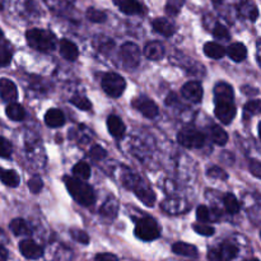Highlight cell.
I'll use <instances>...</instances> for the list:
<instances>
[{
	"label": "cell",
	"instance_id": "ffe728a7",
	"mask_svg": "<svg viewBox=\"0 0 261 261\" xmlns=\"http://www.w3.org/2000/svg\"><path fill=\"white\" fill-rule=\"evenodd\" d=\"M107 127H109L110 134L114 138H117V139L122 138V135L125 134V130H126L122 120L119 116H115V115L109 116V119H107Z\"/></svg>",
	"mask_w": 261,
	"mask_h": 261
},
{
	"label": "cell",
	"instance_id": "603a6c76",
	"mask_svg": "<svg viewBox=\"0 0 261 261\" xmlns=\"http://www.w3.org/2000/svg\"><path fill=\"white\" fill-rule=\"evenodd\" d=\"M172 251L175 252L176 255L186 257H196L199 255L198 249H196L194 245L185 244V242H176V244H173Z\"/></svg>",
	"mask_w": 261,
	"mask_h": 261
},
{
	"label": "cell",
	"instance_id": "8d00e7d4",
	"mask_svg": "<svg viewBox=\"0 0 261 261\" xmlns=\"http://www.w3.org/2000/svg\"><path fill=\"white\" fill-rule=\"evenodd\" d=\"M193 228H194V231L196 232V233L201 234V236H205V237L213 236L214 232H216V231H214L213 227L208 226V224H204L203 222H201V223H200V222H199V223L194 224Z\"/></svg>",
	"mask_w": 261,
	"mask_h": 261
},
{
	"label": "cell",
	"instance_id": "7c38bea8",
	"mask_svg": "<svg viewBox=\"0 0 261 261\" xmlns=\"http://www.w3.org/2000/svg\"><path fill=\"white\" fill-rule=\"evenodd\" d=\"M19 251L24 257L30 260H37L42 257L43 249L32 240H23L19 242Z\"/></svg>",
	"mask_w": 261,
	"mask_h": 261
},
{
	"label": "cell",
	"instance_id": "836d02e7",
	"mask_svg": "<svg viewBox=\"0 0 261 261\" xmlns=\"http://www.w3.org/2000/svg\"><path fill=\"white\" fill-rule=\"evenodd\" d=\"M261 102L259 99H251V101L247 102L245 105V119H247L249 116H254V115H257L260 112Z\"/></svg>",
	"mask_w": 261,
	"mask_h": 261
},
{
	"label": "cell",
	"instance_id": "d4e9b609",
	"mask_svg": "<svg viewBox=\"0 0 261 261\" xmlns=\"http://www.w3.org/2000/svg\"><path fill=\"white\" fill-rule=\"evenodd\" d=\"M9 228L14 236H30V234L32 233L31 227L28 226L27 222L23 221V219L20 218L13 219V221L10 222Z\"/></svg>",
	"mask_w": 261,
	"mask_h": 261
},
{
	"label": "cell",
	"instance_id": "f907efd6",
	"mask_svg": "<svg viewBox=\"0 0 261 261\" xmlns=\"http://www.w3.org/2000/svg\"><path fill=\"white\" fill-rule=\"evenodd\" d=\"M2 38H3V31L0 30V40H2Z\"/></svg>",
	"mask_w": 261,
	"mask_h": 261
},
{
	"label": "cell",
	"instance_id": "7402d4cb",
	"mask_svg": "<svg viewBox=\"0 0 261 261\" xmlns=\"http://www.w3.org/2000/svg\"><path fill=\"white\" fill-rule=\"evenodd\" d=\"M45 122L50 127H61L65 124V116L59 109H51L46 112Z\"/></svg>",
	"mask_w": 261,
	"mask_h": 261
},
{
	"label": "cell",
	"instance_id": "cb8c5ba5",
	"mask_svg": "<svg viewBox=\"0 0 261 261\" xmlns=\"http://www.w3.org/2000/svg\"><path fill=\"white\" fill-rule=\"evenodd\" d=\"M5 114L13 121H22L25 117L24 109L18 102H10L7 106V109H5Z\"/></svg>",
	"mask_w": 261,
	"mask_h": 261
},
{
	"label": "cell",
	"instance_id": "6da1fadb",
	"mask_svg": "<svg viewBox=\"0 0 261 261\" xmlns=\"http://www.w3.org/2000/svg\"><path fill=\"white\" fill-rule=\"evenodd\" d=\"M64 182H65L66 189L73 196L74 200L78 204L83 206H89L96 201V194H94L93 188L88 185L84 181L79 180L76 177H64Z\"/></svg>",
	"mask_w": 261,
	"mask_h": 261
},
{
	"label": "cell",
	"instance_id": "277c9868",
	"mask_svg": "<svg viewBox=\"0 0 261 261\" xmlns=\"http://www.w3.org/2000/svg\"><path fill=\"white\" fill-rule=\"evenodd\" d=\"M135 236L142 241H154L161 236V228L152 217L139 219L135 226Z\"/></svg>",
	"mask_w": 261,
	"mask_h": 261
},
{
	"label": "cell",
	"instance_id": "4dcf8cb0",
	"mask_svg": "<svg viewBox=\"0 0 261 261\" xmlns=\"http://www.w3.org/2000/svg\"><path fill=\"white\" fill-rule=\"evenodd\" d=\"M86 14H87V18L93 23H103L106 22L107 19L106 13L102 12V10L96 9V8H88Z\"/></svg>",
	"mask_w": 261,
	"mask_h": 261
},
{
	"label": "cell",
	"instance_id": "bcb514c9",
	"mask_svg": "<svg viewBox=\"0 0 261 261\" xmlns=\"http://www.w3.org/2000/svg\"><path fill=\"white\" fill-rule=\"evenodd\" d=\"M94 261H119V259L112 254H98Z\"/></svg>",
	"mask_w": 261,
	"mask_h": 261
},
{
	"label": "cell",
	"instance_id": "9a60e30c",
	"mask_svg": "<svg viewBox=\"0 0 261 261\" xmlns=\"http://www.w3.org/2000/svg\"><path fill=\"white\" fill-rule=\"evenodd\" d=\"M153 30L155 31L160 35L165 36V37H171V36L175 35L176 27L170 19L167 18H155L152 23Z\"/></svg>",
	"mask_w": 261,
	"mask_h": 261
},
{
	"label": "cell",
	"instance_id": "52a82bcc",
	"mask_svg": "<svg viewBox=\"0 0 261 261\" xmlns=\"http://www.w3.org/2000/svg\"><path fill=\"white\" fill-rule=\"evenodd\" d=\"M239 255V249L231 242H223L208 252L209 261H232Z\"/></svg>",
	"mask_w": 261,
	"mask_h": 261
},
{
	"label": "cell",
	"instance_id": "f1b7e54d",
	"mask_svg": "<svg viewBox=\"0 0 261 261\" xmlns=\"http://www.w3.org/2000/svg\"><path fill=\"white\" fill-rule=\"evenodd\" d=\"M211 137L212 140L216 143L217 145H224L228 142V134L222 129L218 125H214L211 130Z\"/></svg>",
	"mask_w": 261,
	"mask_h": 261
},
{
	"label": "cell",
	"instance_id": "484cf974",
	"mask_svg": "<svg viewBox=\"0 0 261 261\" xmlns=\"http://www.w3.org/2000/svg\"><path fill=\"white\" fill-rule=\"evenodd\" d=\"M19 176L13 170H4L0 168V181L9 188H17L19 185Z\"/></svg>",
	"mask_w": 261,
	"mask_h": 261
},
{
	"label": "cell",
	"instance_id": "74e56055",
	"mask_svg": "<svg viewBox=\"0 0 261 261\" xmlns=\"http://www.w3.org/2000/svg\"><path fill=\"white\" fill-rule=\"evenodd\" d=\"M13 147L12 143L7 140L5 138L0 137V157L2 158H9L12 155Z\"/></svg>",
	"mask_w": 261,
	"mask_h": 261
},
{
	"label": "cell",
	"instance_id": "d590c367",
	"mask_svg": "<svg viewBox=\"0 0 261 261\" xmlns=\"http://www.w3.org/2000/svg\"><path fill=\"white\" fill-rule=\"evenodd\" d=\"M71 105H74L75 107H78L79 110H83V111H89L92 109V103L87 97L84 96H74L73 98L70 99Z\"/></svg>",
	"mask_w": 261,
	"mask_h": 261
},
{
	"label": "cell",
	"instance_id": "7dc6e473",
	"mask_svg": "<svg viewBox=\"0 0 261 261\" xmlns=\"http://www.w3.org/2000/svg\"><path fill=\"white\" fill-rule=\"evenodd\" d=\"M8 260V250L4 246L0 245V261H7Z\"/></svg>",
	"mask_w": 261,
	"mask_h": 261
},
{
	"label": "cell",
	"instance_id": "4316f807",
	"mask_svg": "<svg viewBox=\"0 0 261 261\" xmlns=\"http://www.w3.org/2000/svg\"><path fill=\"white\" fill-rule=\"evenodd\" d=\"M204 54L211 59H222L226 55V48L217 42H208L204 45Z\"/></svg>",
	"mask_w": 261,
	"mask_h": 261
},
{
	"label": "cell",
	"instance_id": "5bb4252c",
	"mask_svg": "<svg viewBox=\"0 0 261 261\" xmlns=\"http://www.w3.org/2000/svg\"><path fill=\"white\" fill-rule=\"evenodd\" d=\"M184 98L191 102H200L203 98V87L198 82H188L181 89Z\"/></svg>",
	"mask_w": 261,
	"mask_h": 261
},
{
	"label": "cell",
	"instance_id": "f6af8a7d",
	"mask_svg": "<svg viewBox=\"0 0 261 261\" xmlns=\"http://www.w3.org/2000/svg\"><path fill=\"white\" fill-rule=\"evenodd\" d=\"M250 170H251V172L254 173L255 176H256L257 178H260V171H261V165L259 161L256 160H252L251 162H250Z\"/></svg>",
	"mask_w": 261,
	"mask_h": 261
},
{
	"label": "cell",
	"instance_id": "b9f144b4",
	"mask_svg": "<svg viewBox=\"0 0 261 261\" xmlns=\"http://www.w3.org/2000/svg\"><path fill=\"white\" fill-rule=\"evenodd\" d=\"M28 188H30L31 193L38 194L41 193L43 188V182L40 177H32L30 181H28Z\"/></svg>",
	"mask_w": 261,
	"mask_h": 261
},
{
	"label": "cell",
	"instance_id": "44dd1931",
	"mask_svg": "<svg viewBox=\"0 0 261 261\" xmlns=\"http://www.w3.org/2000/svg\"><path fill=\"white\" fill-rule=\"evenodd\" d=\"M226 54L233 61H236V63H241V61H244L245 59H246L247 48H246V46L244 45V43L234 42V43H232V45H229L228 47H227Z\"/></svg>",
	"mask_w": 261,
	"mask_h": 261
},
{
	"label": "cell",
	"instance_id": "8992f818",
	"mask_svg": "<svg viewBox=\"0 0 261 261\" xmlns=\"http://www.w3.org/2000/svg\"><path fill=\"white\" fill-rule=\"evenodd\" d=\"M177 140L182 147L190 148V149H199L205 144V137L203 133L194 127H185L180 130L177 134Z\"/></svg>",
	"mask_w": 261,
	"mask_h": 261
},
{
	"label": "cell",
	"instance_id": "c3c4849f",
	"mask_svg": "<svg viewBox=\"0 0 261 261\" xmlns=\"http://www.w3.org/2000/svg\"><path fill=\"white\" fill-rule=\"evenodd\" d=\"M213 2L216 3V4H219V3H222V2H223V0H213Z\"/></svg>",
	"mask_w": 261,
	"mask_h": 261
},
{
	"label": "cell",
	"instance_id": "f35d334b",
	"mask_svg": "<svg viewBox=\"0 0 261 261\" xmlns=\"http://www.w3.org/2000/svg\"><path fill=\"white\" fill-rule=\"evenodd\" d=\"M206 175L212 178H218V180H227L228 178V175H227L226 171H223L218 166H213V167L209 168Z\"/></svg>",
	"mask_w": 261,
	"mask_h": 261
},
{
	"label": "cell",
	"instance_id": "5b68a950",
	"mask_svg": "<svg viewBox=\"0 0 261 261\" xmlns=\"http://www.w3.org/2000/svg\"><path fill=\"white\" fill-rule=\"evenodd\" d=\"M125 88H126V82L119 74L109 73L102 79V89L107 96L112 97V98H117L121 96Z\"/></svg>",
	"mask_w": 261,
	"mask_h": 261
},
{
	"label": "cell",
	"instance_id": "d6986e66",
	"mask_svg": "<svg viewBox=\"0 0 261 261\" xmlns=\"http://www.w3.org/2000/svg\"><path fill=\"white\" fill-rule=\"evenodd\" d=\"M59 48H60L61 56H63L65 60L75 61L76 59H78L79 50L78 47H76L75 43H73L71 41L64 38V40L60 41V46H59Z\"/></svg>",
	"mask_w": 261,
	"mask_h": 261
},
{
	"label": "cell",
	"instance_id": "30bf717a",
	"mask_svg": "<svg viewBox=\"0 0 261 261\" xmlns=\"http://www.w3.org/2000/svg\"><path fill=\"white\" fill-rule=\"evenodd\" d=\"M214 114H216L217 119L221 120V122L231 124L232 120L236 116L237 110L233 102H219V103H216Z\"/></svg>",
	"mask_w": 261,
	"mask_h": 261
},
{
	"label": "cell",
	"instance_id": "83f0119b",
	"mask_svg": "<svg viewBox=\"0 0 261 261\" xmlns=\"http://www.w3.org/2000/svg\"><path fill=\"white\" fill-rule=\"evenodd\" d=\"M73 173L74 177L79 178L82 181H86L91 177V167H89L88 163L79 162L73 167Z\"/></svg>",
	"mask_w": 261,
	"mask_h": 261
},
{
	"label": "cell",
	"instance_id": "8fae6325",
	"mask_svg": "<svg viewBox=\"0 0 261 261\" xmlns=\"http://www.w3.org/2000/svg\"><path fill=\"white\" fill-rule=\"evenodd\" d=\"M115 5L127 15H143L145 13V7L138 0H114Z\"/></svg>",
	"mask_w": 261,
	"mask_h": 261
},
{
	"label": "cell",
	"instance_id": "d6a6232c",
	"mask_svg": "<svg viewBox=\"0 0 261 261\" xmlns=\"http://www.w3.org/2000/svg\"><path fill=\"white\" fill-rule=\"evenodd\" d=\"M184 4H185V0H167V4H166V13H167L168 15H171V17H176Z\"/></svg>",
	"mask_w": 261,
	"mask_h": 261
},
{
	"label": "cell",
	"instance_id": "ac0fdd59",
	"mask_svg": "<svg viewBox=\"0 0 261 261\" xmlns=\"http://www.w3.org/2000/svg\"><path fill=\"white\" fill-rule=\"evenodd\" d=\"M165 54H166L165 46H163L161 42H158V41H153V42L147 43V46H145L144 48L145 58L153 61L161 60V59L165 56Z\"/></svg>",
	"mask_w": 261,
	"mask_h": 261
},
{
	"label": "cell",
	"instance_id": "7bdbcfd3",
	"mask_svg": "<svg viewBox=\"0 0 261 261\" xmlns=\"http://www.w3.org/2000/svg\"><path fill=\"white\" fill-rule=\"evenodd\" d=\"M211 218V212L205 205H199L196 209V219L199 222H208Z\"/></svg>",
	"mask_w": 261,
	"mask_h": 261
},
{
	"label": "cell",
	"instance_id": "1f68e13d",
	"mask_svg": "<svg viewBox=\"0 0 261 261\" xmlns=\"http://www.w3.org/2000/svg\"><path fill=\"white\" fill-rule=\"evenodd\" d=\"M117 213V203L115 199L112 200H107L101 208V214L106 218H114Z\"/></svg>",
	"mask_w": 261,
	"mask_h": 261
},
{
	"label": "cell",
	"instance_id": "4fadbf2b",
	"mask_svg": "<svg viewBox=\"0 0 261 261\" xmlns=\"http://www.w3.org/2000/svg\"><path fill=\"white\" fill-rule=\"evenodd\" d=\"M0 97L5 102H17L18 89L17 86L10 79H0Z\"/></svg>",
	"mask_w": 261,
	"mask_h": 261
},
{
	"label": "cell",
	"instance_id": "681fc988",
	"mask_svg": "<svg viewBox=\"0 0 261 261\" xmlns=\"http://www.w3.org/2000/svg\"><path fill=\"white\" fill-rule=\"evenodd\" d=\"M244 261H259V259H249V260H244Z\"/></svg>",
	"mask_w": 261,
	"mask_h": 261
},
{
	"label": "cell",
	"instance_id": "f546056e",
	"mask_svg": "<svg viewBox=\"0 0 261 261\" xmlns=\"http://www.w3.org/2000/svg\"><path fill=\"white\" fill-rule=\"evenodd\" d=\"M223 203L227 213L237 214L240 212V203L233 194H227L223 199Z\"/></svg>",
	"mask_w": 261,
	"mask_h": 261
},
{
	"label": "cell",
	"instance_id": "60d3db41",
	"mask_svg": "<svg viewBox=\"0 0 261 261\" xmlns=\"http://www.w3.org/2000/svg\"><path fill=\"white\" fill-rule=\"evenodd\" d=\"M70 234L76 242H79V244H83V245L89 244V236L86 233V232L82 231V229H71Z\"/></svg>",
	"mask_w": 261,
	"mask_h": 261
},
{
	"label": "cell",
	"instance_id": "e0dca14e",
	"mask_svg": "<svg viewBox=\"0 0 261 261\" xmlns=\"http://www.w3.org/2000/svg\"><path fill=\"white\" fill-rule=\"evenodd\" d=\"M239 10L242 17L247 18L252 22L259 18V9L252 0H241L239 4Z\"/></svg>",
	"mask_w": 261,
	"mask_h": 261
},
{
	"label": "cell",
	"instance_id": "3957f363",
	"mask_svg": "<svg viewBox=\"0 0 261 261\" xmlns=\"http://www.w3.org/2000/svg\"><path fill=\"white\" fill-rule=\"evenodd\" d=\"M125 186L127 189H132L135 193V195L143 201L147 206H153L155 203V194L153 193L152 189L148 188L144 182L142 181V178L137 175H133V173H129V175L125 177L124 181Z\"/></svg>",
	"mask_w": 261,
	"mask_h": 261
},
{
	"label": "cell",
	"instance_id": "9c48e42d",
	"mask_svg": "<svg viewBox=\"0 0 261 261\" xmlns=\"http://www.w3.org/2000/svg\"><path fill=\"white\" fill-rule=\"evenodd\" d=\"M133 107L147 119H154L160 114V109L153 99L147 96H139L133 101Z\"/></svg>",
	"mask_w": 261,
	"mask_h": 261
},
{
	"label": "cell",
	"instance_id": "ba28073f",
	"mask_svg": "<svg viewBox=\"0 0 261 261\" xmlns=\"http://www.w3.org/2000/svg\"><path fill=\"white\" fill-rule=\"evenodd\" d=\"M120 58L127 69H135L140 63V50L135 43L126 42L120 48Z\"/></svg>",
	"mask_w": 261,
	"mask_h": 261
},
{
	"label": "cell",
	"instance_id": "2e32d148",
	"mask_svg": "<svg viewBox=\"0 0 261 261\" xmlns=\"http://www.w3.org/2000/svg\"><path fill=\"white\" fill-rule=\"evenodd\" d=\"M233 88L227 83H218L214 88L216 103L219 102H233Z\"/></svg>",
	"mask_w": 261,
	"mask_h": 261
},
{
	"label": "cell",
	"instance_id": "e575fe53",
	"mask_svg": "<svg viewBox=\"0 0 261 261\" xmlns=\"http://www.w3.org/2000/svg\"><path fill=\"white\" fill-rule=\"evenodd\" d=\"M213 36L218 41H228L231 38L228 28H226L221 23H216V25L213 28Z\"/></svg>",
	"mask_w": 261,
	"mask_h": 261
},
{
	"label": "cell",
	"instance_id": "ee69618b",
	"mask_svg": "<svg viewBox=\"0 0 261 261\" xmlns=\"http://www.w3.org/2000/svg\"><path fill=\"white\" fill-rule=\"evenodd\" d=\"M12 61V53L9 48L0 47V66L9 65Z\"/></svg>",
	"mask_w": 261,
	"mask_h": 261
},
{
	"label": "cell",
	"instance_id": "ab89813d",
	"mask_svg": "<svg viewBox=\"0 0 261 261\" xmlns=\"http://www.w3.org/2000/svg\"><path fill=\"white\" fill-rule=\"evenodd\" d=\"M89 155H91L92 160L97 162V161H102L103 158H106L107 152L101 147V145H93V147L91 148V150H89Z\"/></svg>",
	"mask_w": 261,
	"mask_h": 261
},
{
	"label": "cell",
	"instance_id": "7a4b0ae2",
	"mask_svg": "<svg viewBox=\"0 0 261 261\" xmlns=\"http://www.w3.org/2000/svg\"><path fill=\"white\" fill-rule=\"evenodd\" d=\"M27 42L33 50L41 51V53H48L55 50L56 37L53 32L40 28H33L25 32Z\"/></svg>",
	"mask_w": 261,
	"mask_h": 261
}]
</instances>
